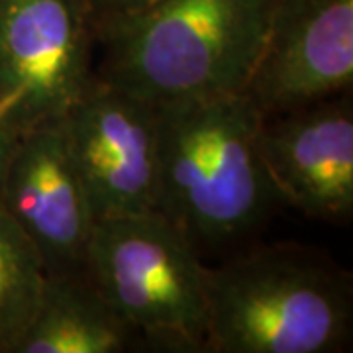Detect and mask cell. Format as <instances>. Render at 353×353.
Instances as JSON below:
<instances>
[{"label":"cell","mask_w":353,"mask_h":353,"mask_svg":"<svg viewBox=\"0 0 353 353\" xmlns=\"http://www.w3.org/2000/svg\"><path fill=\"white\" fill-rule=\"evenodd\" d=\"M87 0H0V120L14 134L61 120L97 73Z\"/></svg>","instance_id":"cell-5"},{"label":"cell","mask_w":353,"mask_h":353,"mask_svg":"<svg viewBox=\"0 0 353 353\" xmlns=\"http://www.w3.org/2000/svg\"><path fill=\"white\" fill-rule=\"evenodd\" d=\"M59 122L97 222L155 210L157 104L97 77Z\"/></svg>","instance_id":"cell-6"},{"label":"cell","mask_w":353,"mask_h":353,"mask_svg":"<svg viewBox=\"0 0 353 353\" xmlns=\"http://www.w3.org/2000/svg\"><path fill=\"white\" fill-rule=\"evenodd\" d=\"M352 320V275L314 248L269 243L206 267V352H341Z\"/></svg>","instance_id":"cell-3"},{"label":"cell","mask_w":353,"mask_h":353,"mask_svg":"<svg viewBox=\"0 0 353 353\" xmlns=\"http://www.w3.org/2000/svg\"><path fill=\"white\" fill-rule=\"evenodd\" d=\"M157 206L194 248L263 222L279 196L257 148L263 116L241 92L157 104Z\"/></svg>","instance_id":"cell-2"},{"label":"cell","mask_w":353,"mask_h":353,"mask_svg":"<svg viewBox=\"0 0 353 353\" xmlns=\"http://www.w3.org/2000/svg\"><path fill=\"white\" fill-rule=\"evenodd\" d=\"M145 343L87 271L46 273L36 312L14 353H122Z\"/></svg>","instance_id":"cell-10"},{"label":"cell","mask_w":353,"mask_h":353,"mask_svg":"<svg viewBox=\"0 0 353 353\" xmlns=\"http://www.w3.org/2000/svg\"><path fill=\"white\" fill-rule=\"evenodd\" d=\"M353 0H277L241 94L263 118L352 90Z\"/></svg>","instance_id":"cell-7"},{"label":"cell","mask_w":353,"mask_h":353,"mask_svg":"<svg viewBox=\"0 0 353 353\" xmlns=\"http://www.w3.org/2000/svg\"><path fill=\"white\" fill-rule=\"evenodd\" d=\"M16 139H18V134H14L12 130L0 120V176L4 173V167H6L10 153H12Z\"/></svg>","instance_id":"cell-13"},{"label":"cell","mask_w":353,"mask_h":353,"mask_svg":"<svg viewBox=\"0 0 353 353\" xmlns=\"http://www.w3.org/2000/svg\"><path fill=\"white\" fill-rule=\"evenodd\" d=\"M46 267L0 202V353H14L36 312Z\"/></svg>","instance_id":"cell-11"},{"label":"cell","mask_w":353,"mask_h":353,"mask_svg":"<svg viewBox=\"0 0 353 353\" xmlns=\"http://www.w3.org/2000/svg\"><path fill=\"white\" fill-rule=\"evenodd\" d=\"M347 94L267 116L257 132L279 201L328 224H345L353 216V108Z\"/></svg>","instance_id":"cell-9"},{"label":"cell","mask_w":353,"mask_h":353,"mask_svg":"<svg viewBox=\"0 0 353 353\" xmlns=\"http://www.w3.org/2000/svg\"><path fill=\"white\" fill-rule=\"evenodd\" d=\"M277 0H153L94 26L97 77L153 104L238 94Z\"/></svg>","instance_id":"cell-1"},{"label":"cell","mask_w":353,"mask_h":353,"mask_svg":"<svg viewBox=\"0 0 353 353\" xmlns=\"http://www.w3.org/2000/svg\"><path fill=\"white\" fill-rule=\"evenodd\" d=\"M87 2L92 16V28H94L102 22L139 10L153 0H87Z\"/></svg>","instance_id":"cell-12"},{"label":"cell","mask_w":353,"mask_h":353,"mask_svg":"<svg viewBox=\"0 0 353 353\" xmlns=\"http://www.w3.org/2000/svg\"><path fill=\"white\" fill-rule=\"evenodd\" d=\"M0 202L38 250L46 273L85 271L97 218L59 120L18 136L0 176Z\"/></svg>","instance_id":"cell-8"},{"label":"cell","mask_w":353,"mask_h":353,"mask_svg":"<svg viewBox=\"0 0 353 353\" xmlns=\"http://www.w3.org/2000/svg\"><path fill=\"white\" fill-rule=\"evenodd\" d=\"M85 271L145 343L206 352V267L192 241L161 212L99 220Z\"/></svg>","instance_id":"cell-4"}]
</instances>
